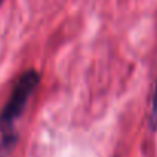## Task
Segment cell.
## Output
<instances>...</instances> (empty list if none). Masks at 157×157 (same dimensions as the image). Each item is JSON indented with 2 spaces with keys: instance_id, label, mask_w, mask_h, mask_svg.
Instances as JSON below:
<instances>
[{
  "instance_id": "cell-1",
  "label": "cell",
  "mask_w": 157,
  "mask_h": 157,
  "mask_svg": "<svg viewBox=\"0 0 157 157\" xmlns=\"http://www.w3.org/2000/svg\"><path fill=\"white\" fill-rule=\"evenodd\" d=\"M40 83V74L36 69L25 71L19 80L16 82L13 93L0 113V132H2V140H0V157L11 152L14 145L17 143V132H16V122L23 114L29 97L36 91V88Z\"/></svg>"
},
{
  "instance_id": "cell-3",
  "label": "cell",
  "mask_w": 157,
  "mask_h": 157,
  "mask_svg": "<svg viewBox=\"0 0 157 157\" xmlns=\"http://www.w3.org/2000/svg\"><path fill=\"white\" fill-rule=\"evenodd\" d=\"M2 3H3V0H0V5H2Z\"/></svg>"
},
{
  "instance_id": "cell-2",
  "label": "cell",
  "mask_w": 157,
  "mask_h": 157,
  "mask_svg": "<svg viewBox=\"0 0 157 157\" xmlns=\"http://www.w3.org/2000/svg\"><path fill=\"white\" fill-rule=\"evenodd\" d=\"M149 126L152 131L157 129V80L154 86V94H152V102H151V111H149Z\"/></svg>"
}]
</instances>
